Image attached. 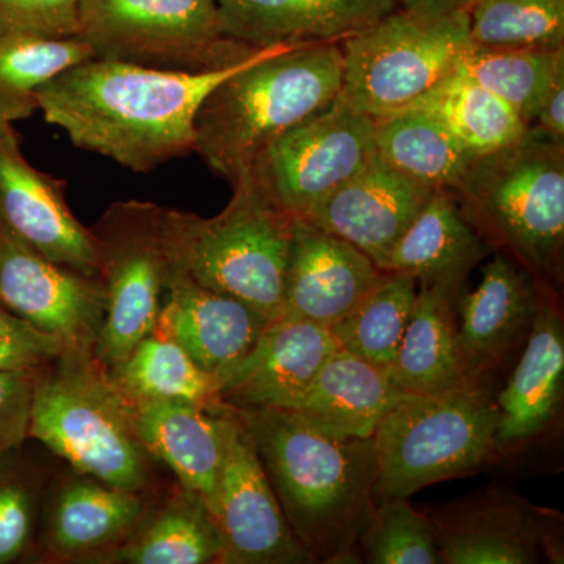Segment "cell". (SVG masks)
I'll return each instance as SVG.
<instances>
[{"mask_svg":"<svg viewBox=\"0 0 564 564\" xmlns=\"http://www.w3.org/2000/svg\"><path fill=\"white\" fill-rule=\"evenodd\" d=\"M403 393L445 391L478 378L459 343L456 302L443 289L421 285L395 358L388 367Z\"/></svg>","mask_w":564,"mask_h":564,"instance_id":"4316f807","label":"cell"},{"mask_svg":"<svg viewBox=\"0 0 564 564\" xmlns=\"http://www.w3.org/2000/svg\"><path fill=\"white\" fill-rule=\"evenodd\" d=\"M325 326L281 315L265 326L251 351L218 383L232 410H288L337 350Z\"/></svg>","mask_w":564,"mask_h":564,"instance_id":"e0dca14e","label":"cell"},{"mask_svg":"<svg viewBox=\"0 0 564 564\" xmlns=\"http://www.w3.org/2000/svg\"><path fill=\"white\" fill-rule=\"evenodd\" d=\"M234 411L314 563L358 562L359 538L380 502L373 437L329 436L289 410Z\"/></svg>","mask_w":564,"mask_h":564,"instance_id":"7a4b0ae2","label":"cell"},{"mask_svg":"<svg viewBox=\"0 0 564 564\" xmlns=\"http://www.w3.org/2000/svg\"><path fill=\"white\" fill-rule=\"evenodd\" d=\"M80 0H0V22L50 36H77Z\"/></svg>","mask_w":564,"mask_h":564,"instance_id":"74e56055","label":"cell"},{"mask_svg":"<svg viewBox=\"0 0 564 564\" xmlns=\"http://www.w3.org/2000/svg\"><path fill=\"white\" fill-rule=\"evenodd\" d=\"M381 274L383 270L355 245L295 217L282 315L329 328Z\"/></svg>","mask_w":564,"mask_h":564,"instance_id":"ac0fdd59","label":"cell"},{"mask_svg":"<svg viewBox=\"0 0 564 564\" xmlns=\"http://www.w3.org/2000/svg\"><path fill=\"white\" fill-rule=\"evenodd\" d=\"M66 182L25 161L13 124L0 121V223L51 261L98 276V245L70 212Z\"/></svg>","mask_w":564,"mask_h":564,"instance_id":"5bb4252c","label":"cell"},{"mask_svg":"<svg viewBox=\"0 0 564 564\" xmlns=\"http://www.w3.org/2000/svg\"><path fill=\"white\" fill-rule=\"evenodd\" d=\"M40 370L0 372V462L29 437L33 388Z\"/></svg>","mask_w":564,"mask_h":564,"instance_id":"f35d334b","label":"cell"},{"mask_svg":"<svg viewBox=\"0 0 564 564\" xmlns=\"http://www.w3.org/2000/svg\"><path fill=\"white\" fill-rule=\"evenodd\" d=\"M225 31L247 46L340 44L399 9V0H217Z\"/></svg>","mask_w":564,"mask_h":564,"instance_id":"ffe728a7","label":"cell"},{"mask_svg":"<svg viewBox=\"0 0 564 564\" xmlns=\"http://www.w3.org/2000/svg\"><path fill=\"white\" fill-rule=\"evenodd\" d=\"M106 372L129 403L181 400L212 413L225 406L217 383L159 322L120 364Z\"/></svg>","mask_w":564,"mask_h":564,"instance_id":"f546056e","label":"cell"},{"mask_svg":"<svg viewBox=\"0 0 564 564\" xmlns=\"http://www.w3.org/2000/svg\"><path fill=\"white\" fill-rule=\"evenodd\" d=\"M494 251L451 191H434L386 261L384 272L410 274L458 302L469 274Z\"/></svg>","mask_w":564,"mask_h":564,"instance_id":"603a6c76","label":"cell"},{"mask_svg":"<svg viewBox=\"0 0 564 564\" xmlns=\"http://www.w3.org/2000/svg\"><path fill=\"white\" fill-rule=\"evenodd\" d=\"M181 73L93 57L63 70L39 93L44 120L74 147L96 152L135 173H148L195 152V118L207 95L248 63Z\"/></svg>","mask_w":564,"mask_h":564,"instance_id":"6da1fadb","label":"cell"},{"mask_svg":"<svg viewBox=\"0 0 564 564\" xmlns=\"http://www.w3.org/2000/svg\"><path fill=\"white\" fill-rule=\"evenodd\" d=\"M35 500L20 480H0V564L14 562L31 541Z\"/></svg>","mask_w":564,"mask_h":564,"instance_id":"ab89813d","label":"cell"},{"mask_svg":"<svg viewBox=\"0 0 564 564\" xmlns=\"http://www.w3.org/2000/svg\"><path fill=\"white\" fill-rule=\"evenodd\" d=\"M404 395L386 367L337 348L288 410L329 436L367 440Z\"/></svg>","mask_w":564,"mask_h":564,"instance_id":"cb8c5ba5","label":"cell"},{"mask_svg":"<svg viewBox=\"0 0 564 564\" xmlns=\"http://www.w3.org/2000/svg\"><path fill=\"white\" fill-rule=\"evenodd\" d=\"M358 547L366 563L441 564L432 522L404 497H389L377 503Z\"/></svg>","mask_w":564,"mask_h":564,"instance_id":"d590c367","label":"cell"},{"mask_svg":"<svg viewBox=\"0 0 564 564\" xmlns=\"http://www.w3.org/2000/svg\"><path fill=\"white\" fill-rule=\"evenodd\" d=\"M163 210L154 203L118 202L95 228L106 314L93 356L104 370L120 364L152 332L172 272L163 232Z\"/></svg>","mask_w":564,"mask_h":564,"instance_id":"30bf717a","label":"cell"},{"mask_svg":"<svg viewBox=\"0 0 564 564\" xmlns=\"http://www.w3.org/2000/svg\"><path fill=\"white\" fill-rule=\"evenodd\" d=\"M95 57L79 36H50L0 22V121L28 120L39 93L63 70Z\"/></svg>","mask_w":564,"mask_h":564,"instance_id":"4dcf8cb0","label":"cell"},{"mask_svg":"<svg viewBox=\"0 0 564 564\" xmlns=\"http://www.w3.org/2000/svg\"><path fill=\"white\" fill-rule=\"evenodd\" d=\"M456 69L508 104L530 129L556 80L564 76V50H511L470 41Z\"/></svg>","mask_w":564,"mask_h":564,"instance_id":"d6a6232c","label":"cell"},{"mask_svg":"<svg viewBox=\"0 0 564 564\" xmlns=\"http://www.w3.org/2000/svg\"><path fill=\"white\" fill-rule=\"evenodd\" d=\"M77 36L95 57L181 73L229 68L261 51L226 33L217 0H80Z\"/></svg>","mask_w":564,"mask_h":564,"instance_id":"9c48e42d","label":"cell"},{"mask_svg":"<svg viewBox=\"0 0 564 564\" xmlns=\"http://www.w3.org/2000/svg\"><path fill=\"white\" fill-rule=\"evenodd\" d=\"M417 285L410 274L383 272L350 313L329 326L337 347L388 369L402 343Z\"/></svg>","mask_w":564,"mask_h":564,"instance_id":"836d02e7","label":"cell"},{"mask_svg":"<svg viewBox=\"0 0 564 564\" xmlns=\"http://www.w3.org/2000/svg\"><path fill=\"white\" fill-rule=\"evenodd\" d=\"M221 414L225 451L212 510L221 538V563H314L285 521L243 422L232 408H223Z\"/></svg>","mask_w":564,"mask_h":564,"instance_id":"7c38bea8","label":"cell"},{"mask_svg":"<svg viewBox=\"0 0 564 564\" xmlns=\"http://www.w3.org/2000/svg\"><path fill=\"white\" fill-rule=\"evenodd\" d=\"M55 492L47 518L52 555L98 563L133 532L148 511L144 492L126 491L76 474Z\"/></svg>","mask_w":564,"mask_h":564,"instance_id":"d4e9b609","label":"cell"},{"mask_svg":"<svg viewBox=\"0 0 564 564\" xmlns=\"http://www.w3.org/2000/svg\"><path fill=\"white\" fill-rule=\"evenodd\" d=\"M426 518L443 564H532L552 547L547 511L518 494H481Z\"/></svg>","mask_w":564,"mask_h":564,"instance_id":"9a60e30c","label":"cell"},{"mask_svg":"<svg viewBox=\"0 0 564 564\" xmlns=\"http://www.w3.org/2000/svg\"><path fill=\"white\" fill-rule=\"evenodd\" d=\"M0 304L68 351H91L106 314L99 276L51 261L0 223Z\"/></svg>","mask_w":564,"mask_h":564,"instance_id":"4fadbf2b","label":"cell"},{"mask_svg":"<svg viewBox=\"0 0 564 564\" xmlns=\"http://www.w3.org/2000/svg\"><path fill=\"white\" fill-rule=\"evenodd\" d=\"M339 44L276 46L220 82L195 118V152L236 184L263 152L339 96Z\"/></svg>","mask_w":564,"mask_h":564,"instance_id":"3957f363","label":"cell"},{"mask_svg":"<svg viewBox=\"0 0 564 564\" xmlns=\"http://www.w3.org/2000/svg\"><path fill=\"white\" fill-rule=\"evenodd\" d=\"M564 383L562 314L543 299L534 315L521 359L497 395L500 447L524 443L543 432L560 410Z\"/></svg>","mask_w":564,"mask_h":564,"instance_id":"484cf974","label":"cell"},{"mask_svg":"<svg viewBox=\"0 0 564 564\" xmlns=\"http://www.w3.org/2000/svg\"><path fill=\"white\" fill-rule=\"evenodd\" d=\"M433 193L375 158L303 218L355 245L384 272L393 247Z\"/></svg>","mask_w":564,"mask_h":564,"instance_id":"2e32d148","label":"cell"},{"mask_svg":"<svg viewBox=\"0 0 564 564\" xmlns=\"http://www.w3.org/2000/svg\"><path fill=\"white\" fill-rule=\"evenodd\" d=\"M500 411L481 377L440 392L406 393L373 434L381 499L474 473L500 452Z\"/></svg>","mask_w":564,"mask_h":564,"instance_id":"52a82bcc","label":"cell"},{"mask_svg":"<svg viewBox=\"0 0 564 564\" xmlns=\"http://www.w3.org/2000/svg\"><path fill=\"white\" fill-rule=\"evenodd\" d=\"M478 0H399L400 9L426 17L469 13Z\"/></svg>","mask_w":564,"mask_h":564,"instance_id":"b9f144b4","label":"cell"},{"mask_svg":"<svg viewBox=\"0 0 564 564\" xmlns=\"http://www.w3.org/2000/svg\"><path fill=\"white\" fill-rule=\"evenodd\" d=\"M47 367V366H46ZM40 370L33 388L29 437L102 484L144 492L151 456L132 422L131 404L91 351H68Z\"/></svg>","mask_w":564,"mask_h":564,"instance_id":"8992f818","label":"cell"},{"mask_svg":"<svg viewBox=\"0 0 564 564\" xmlns=\"http://www.w3.org/2000/svg\"><path fill=\"white\" fill-rule=\"evenodd\" d=\"M65 352L57 337L39 332L0 304V372L40 370Z\"/></svg>","mask_w":564,"mask_h":564,"instance_id":"8d00e7d4","label":"cell"},{"mask_svg":"<svg viewBox=\"0 0 564 564\" xmlns=\"http://www.w3.org/2000/svg\"><path fill=\"white\" fill-rule=\"evenodd\" d=\"M470 41L511 50H564V0H478Z\"/></svg>","mask_w":564,"mask_h":564,"instance_id":"e575fe53","label":"cell"},{"mask_svg":"<svg viewBox=\"0 0 564 564\" xmlns=\"http://www.w3.org/2000/svg\"><path fill=\"white\" fill-rule=\"evenodd\" d=\"M375 144L381 162L433 191L455 192L478 159L443 122L415 107L377 120Z\"/></svg>","mask_w":564,"mask_h":564,"instance_id":"f1b7e54d","label":"cell"},{"mask_svg":"<svg viewBox=\"0 0 564 564\" xmlns=\"http://www.w3.org/2000/svg\"><path fill=\"white\" fill-rule=\"evenodd\" d=\"M469 43V13L426 17L399 7L339 44V98L373 120L410 109L454 73Z\"/></svg>","mask_w":564,"mask_h":564,"instance_id":"ba28073f","label":"cell"},{"mask_svg":"<svg viewBox=\"0 0 564 564\" xmlns=\"http://www.w3.org/2000/svg\"><path fill=\"white\" fill-rule=\"evenodd\" d=\"M228 206L204 218L163 210V232L174 267L273 322L282 315L295 217L248 172L232 184Z\"/></svg>","mask_w":564,"mask_h":564,"instance_id":"277c9868","label":"cell"},{"mask_svg":"<svg viewBox=\"0 0 564 564\" xmlns=\"http://www.w3.org/2000/svg\"><path fill=\"white\" fill-rule=\"evenodd\" d=\"M137 436L151 458L173 470L181 488L195 494L212 514L225 451V423L217 413L181 400L132 402Z\"/></svg>","mask_w":564,"mask_h":564,"instance_id":"7402d4cb","label":"cell"},{"mask_svg":"<svg viewBox=\"0 0 564 564\" xmlns=\"http://www.w3.org/2000/svg\"><path fill=\"white\" fill-rule=\"evenodd\" d=\"M454 195L492 248L544 284L562 281L564 141L529 129L478 158Z\"/></svg>","mask_w":564,"mask_h":564,"instance_id":"5b68a950","label":"cell"},{"mask_svg":"<svg viewBox=\"0 0 564 564\" xmlns=\"http://www.w3.org/2000/svg\"><path fill=\"white\" fill-rule=\"evenodd\" d=\"M536 278L497 251L473 292L459 296V343L474 373L502 361L532 328L544 295Z\"/></svg>","mask_w":564,"mask_h":564,"instance_id":"44dd1931","label":"cell"},{"mask_svg":"<svg viewBox=\"0 0 564 564\" xmlns=\"http://www.w3.org/2000/svg\"><path fill=\"white\" fill-rule=\"evenodd\" d=\"M443 122L452 135L477 158L508 147L529 132L502 99L455 69L414 104Z\"/></svg>","mask_w":564,"mask_h":564,"instance_id":"1f68e13d","label":"cell"},{"mask_svg":"<svg viewBox=\"0 0 564 564\" xmlns=\"http://www.w3.org/2000/svg\"><path fill=\"white\" fill-rule=\"evenodd\" d=\"M220 533L206 503L185 491L150 510L133 532L98 563L209 564L221 563Z\"/></svg>","mask_w":564,"mask_h":564,"instance_id":"83f0119b","label":"cell"},{"mask_svg":"<svg viewBox=\"0 0 564 564\" xmlns=\"http://www.w3.org/2000/svg\"><path fill=\"white\" fill-rule=\"evenodd\" d=\"M530 129L551 139L564 141V76L556 80Z\"/></svg>","mask_w":564,"mask_h":564,"instance_id":"60d3db41","label":"cell"},{"mask_svg":"<svg viewBox=\"0 0 564 564\" xmlns=\"http://www.w3.org/2000/svg\"><path fill=\"white\" fill-rule=\"evenodd\" d=\"M158 322L217 386L270 323L247 303L204 288L174 265Z\"/></svg>","mask_w":564,"mask_h":564,"instance_id":"d6986e66","label":"cell"},{"mask_svg":"<svg viewBox=\"0 0 564 564\" xmlns=\"http://www.w3.org/2000/svg\"><path fill=\"white\" fill-rule=\"evenodd\" d=\"M377 120L337 96L274 141L250 172L293 217L303 218L377 158Z\"/></svg>","mask_w":564,"mask_h":564,"instance_id":"8fae6325","label":"cell"}]
</instances>
